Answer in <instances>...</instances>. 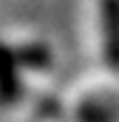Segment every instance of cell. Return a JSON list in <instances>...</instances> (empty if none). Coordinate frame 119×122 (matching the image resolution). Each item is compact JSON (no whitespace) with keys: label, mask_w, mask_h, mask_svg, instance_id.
<instances>
[{"label":"cell","mask_w":119,"mask_h":122,"mask_svg":"<svg viewBox=\"0 0 119 122\" xmlns=\"http://www.w3.org/2000/svg\"><path fill=\"white\" fill-rule=\"evenodd\" d=\"M102 14V51L111 68H119V0H99Z\"/></svg>","instance_id":"cell-1"},{"label":"cell","mask_w":119,"mask_h":122,"mask_svg":"<svg viewBox=\"0 0 119 122\" xmlns=\"http://www.w3.org/2000/svg\"><path fill=\"white\" fill-rule=\"evenodd\" d=\"M20 94V82H17V57L14 51L0 48V99L3 102H14Z\"/></svg>","instance_id":"cell-2"},{"label":"cell","mask_w":119,"mask_h":122,"mask_svg":"<svg viewBox=\"0 0 119 122\" xmlns=\"http://www.w3.org/2000/svg\"><path fill=\"white\" fill-rule=\"evenodd\" d=\"M116 117H119V108L108 99H88L77 111L79 122H116Z\"/></svg>","instance_id":"cell-3"},{"label":"cell","mask_w":119,"mask_h":122,"mask_svg":"<svg viewBox=\"0 0 119 122\" xmlns=\"http://www.w3.org/2000/svg\"><path fill=\"white\" fill-rule=\"evenodd\" d=\"M14 57L20 62H29V65H48L51 62L45 48H23V51H14Z\"/></svg>","instance_id":"cell-4"}]
</instances>
